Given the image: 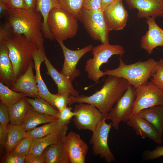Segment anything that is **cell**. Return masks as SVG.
Instances as JSON below:
<instances>
[{
	"instance_id": "26",
	"label": "cell",
	"mask_w": 163,
	"mask_h": 163,
	"mask_svg": "<svg viewBox=\"0 0 163 163\" xmlns=\"http://www.w3.org/2000/svg\"><path fill=\"white\" fill-rule=\"evenodd\" d=\"M137 114L151 123L162 136L163 133V106L146 108Z\"/></svg>"
},
{
	"instance_id": "27",
	"label": "cell",
	"mask_w": 163,
	"mask_h": 163,
	"mask_svg": "<svg viewBox=\"0 0 163 163\" xmlns=\"http://www.w3.org/2000/svg\"><path fill=\"white\" fill-rule=\"evenodd\" d=\"M30 105L25 97L8 108L10 124L21 125Z\"/></svg>"
},
{
	"instance_id": "42",
	"label": "cell",
	"mask_w": 163,
	"mask_h": 163,
	"mask_svg": "<svg viewBox=\"0 0 163 163\" xmlns=\"http://www.w3.org/2000/svg\"><path fill=\"white\" fill-rule=\"evenodd\" d=\"M25 162V163H46L43 152L39 155L29 153L26 156Z\"/></svg>"
},
{
	"instance_id": "18",
	"label": "cell",
	"mask_w": 163,
	"mask_h": 163,
	"mask_svg": "<svg viewBox=\"0 0 163 163\" xmlns=\"http://www.w3.org/2000/svg\"><path fill=\"white\" fill-rule=\"evenodd\" d=\"M127 122L129 126L133 128L136 134L142 139L148 138L157 144L161 143V136L156 128L138 114L132 115Z\"/></svg>"
},
{
	"instance_id": "2",
	"label": "cell",
	"mask_w": 163,
	"mask_h": 163,
	"mask_svg": "<svg viewBox=\"0 0 163 163\" xmlns=\"http://www.w3.org/2000/svg\"><path fill=\"white\" fill-rule=\"evenodd\" d=\"M5 16L14 33L24 35L36 44L38 50L45 52L43 18L39 12L8 9Z\"/></svg>"
},
{
	"instance_id": "31",
	"label": "cell",
	"mask_w": 163,
	"mask_h": 163,
	"mask_svg": "<svg viewBox=\"0 0 163 163\" xmlns=\"http://www.w3.org/2000/svg\"><path fill=\"white\" fill-rule=\"evenodd\" d=\"M59 126H61L59 125L57 120L27 131L26 136L33 139L40 138L49 134Z\"/></svg>"
},
{
	"instance_id": "41",
	"label": "cell",
	"mask_w": 163,
	"mask_h": 163,
	"mask_svg": "<svg viewBox=\"0 0 163 163\" xmlns=\"http://www.w3.org/2000/svg\"><path fill=\"white\" fill-rule=\"evenodd\" d=\"M83 8L96 10L101 8V0H83Z\"/></svg>"
},
{
	"instance_id": "36",
	"label": "cell",
	"mask_w": 163,
	"mask_h": 163,
	"mask_svg": "<svg viewBox=\"0 0 163 163\" xmlns=\"http://www.w3.org/2000/svg\"><path fill=\"white\" fill-rule=\"evenodd\" d=\"M151 79L158 87L163 90V59H160L158 61L155 73Z\"/></svg>"
},
{
	"instance_id": "13",
	"label": "cell",
	"mask_w": 163,
	"mask_h": 163,
	"mask_svg": "<svg viewBox=\"0 0 163 163\" xmlns=\"http://www.w3.org/2000/svg\"><path fill=\"white\" fill-rule=\"evenodd\" d=\"M71 163H84L89 147L77 133L70 131L62 140Z\"/></svg>"
},
{
	"instance_id": "46",
	"label": "cell",
	"mask_w": 163,
	"mask_h": 163,
	"mask_svg": "<svg viewBox=\"0 0 163 163\" xmlns=\"http://www.w3.org/2000/svg\"><path fill=\"white\" fill-rule=\"evenodd\" d=\"M8 10L6 4L3 2L0 1V18L5 16Z\"/></svg>"
},
{
	"instance_id": "47",
	"label": "cell",
	"mask_w": 163,
	"mask_h": 163,
	"mask_svg": "<svg viewBox=\"0 0 163 163\" xmlns=\"http://www.w3.org/2000/svg\"><path fill=\"white\" fill-rule=\"evenodd\" d=\"M116 0H101V8L103 11L107 6Z\"/></svg>"
},
{
	"instance_id": "50",
	"label": "cell",
	"mask_w": 163,
	"mask_h": 163,
	"mask_svg": "<svg viewBox=\"0 0 163 163\" xmlns=\"http://www.w3.org/2000/svg\"></svg>"
},
{
	"instance_id": "32",
	"label": "cell",
	"mask_w": 163,
	"mask_h": 163,
	"mask_svg": "<svg viewBox=\"0 0 163 163\" xmlns=\"http://www.w3.org/2000/svg\"><path fill=\"white\" fill-rule=\"evenodd\" d=\"M62 8L71 13L78 20V15L83 8V0H58Z\"/></svg>"
},
{
	"instance_id": "28",
	"label": "cell",
	"mask_w": 163,
	"mask_h": 163,
	"mask_svg": "<svg viewBox=\"0 0 163 163\" xmlns=\"http://www.w3.org/2000/svg\"><path fill=\"white\" fill-rule=\"evenodd\" d=\"M8 134L6 143L3 146L5 151V155H8L16 144L22 138L26 136V131L21 125H7Z\"/></svg>"
},
{
	"instance_id": "5",
	"label": "cell",
	"mask_w": 163,
	"mask_h": 163,
	"mask_svg": "<svg viewBox=\"0 0 163 163\" xmlns=\"http://www.w3.org/2000/svg\"><path fill=\"white\" fill-rule=\"evenodd\" d=\"M47 23L56 41H63L73 37L78 29L77 20L71 13L61 7L53 8L50 11Z\"/></svg>"
},
{
	"instance_id": "17",
	"label": "cell",
	"mask_w": 163,
	"mask_h": 163,
	"mask_svg": "<svg viewBox=\"0 0 163 163\" xmlns=\"http://www.w3.org/2000/svg\"><path fill=\"white\" fill-rule=\"evenodd\" d=\"M148 30L141 40L140 46L149 55L157 46H163V30L156 23L155 19L147 18Z\"/></svg>"
},
{
	"instance_id": "30",
	"label": "cell",
	"mask_w": 163,
	"mask_h": 163,
	"mask_svg": "<svg viewBox=\"0 0 163 163\" xmlns=\"http://www.w3.org/2000/svg\"><path fill=\"white\" fill-rule=\"evenodd\" d=\"M27 101L34 110L44 114L57 117L59 111L43 99L40 97L34 99L26 97Z\"/></svg>"
},
{
	"instance_id": "10",
	"label": "cell",
	"mask_w": 163,
	"mask_h": 163,
	"mask_svg": "<svg viewBox=\"0 0 163 163\" xmlns=\"http://www.w3.org/2000/svg\"><path fill=\"white\" fill-rule=\"evenodd\" d=\"M105 117L99 123L89 140L92 145L93 153L95 156L99 155L107 163L115 161V157L110 149L108 144V138L112 124L107 123Z\"/></svg>"
},
{
	"instance_id": "20",
	"label": "cell",
	"mask_w": 163,
	"mask_h": 163,
	"mask_svg": "<svg viewBox=\"0 0 163 163\" xmlns=\"http://www.w3.org/2000/svg\"><path fill=\"white\" fill-rule=\"evenodd\" d=\"M44 62L47 68L46 74L52 78L57 86V93H68L75 97L79 95V92L72 85V82L66 76L59 72L54 67L46 55L44 57Z\"/></svg>"
},
{
	"instance_id": "38",
	"label": "cell",
	"mask_w": 163,
	"mask_h": 163,
	"mask_svg": "<svg viewBox=\"0 0 163 163\" xmlns=\"http://www.w3.org/2000/svg\"><path fill=\"white\" fill-rule=\"evenodd\" d=\"M14 33L12 28L8 22L0 25V42L4 41Z\"/></svg>"
},
{
	"instance_id": "11",
	"label": "cell",
	"mask_w": 163,
	"mask_h": 163,
	"mask_svg": "<svg viewBox=\"0 0 163 163\" xmlns=\"http://www.w3.org/2000/svg\"><path fill=\"white\" fill-rule=\"evenodd\" d=\"M78 103L73 110L76 113L73 119L74 126L78 130L88 129L94 132L104 117L103 115L91 104L82 102Z\"/></svg>"
},
{
	"instance_id": "39",
	"label": "cell",
	"mask_w": 163,
	"mask_h": 163,
	"mask_svg": "<svg viewBox=\"0 0 163 163\" xmlns=\"http://www.w3.org/2000/svg\"><path fill=\"white\" fill-rule=\"evenodd\" d=\"M8 9L25 10L26 6L24 0H7L5 3Z\"/></svg>"
},
{
	"instance_id": "45",
	"label": "cell",
	"mask_w": 163,
	"mask_h": 163,
	"mask_svg": "<svg viewBox=\"0 0 163 163\" xmlns=\"http://www.w3.org/2000/svg\"><path fill=\"white\" fill-rule=\"evenodd\" d=\"M27 11H33L35 10L37 0H24Z\"/></svg>"
},
{
	"instance_id": "37",
	"label": "cell",
	"mask_w": 163,
	"mask_h": 163,
	"mask_svg": "<svg viewBox=\"0 0 163 163\" xmlns=\"http://www.w3.org/2000/svg\"><path fill=\"white\" fill-rule=\"evenodd\" d=\"M163 156V146H158L152 151L146 150L143 154L145 159L153 160Z\"/></svg>"
},
{
	"instance_id": "19",
	"label": "cell",
	"mask_w": 163,
	"mask_h": 163,
	"mask_svg": "<svg viewBox=\"0 0 163 163\" xmlns=\"http://www.w3.org/2000/svg\"><path fill=\"white\" fill-rule=\"evenodd\" d=\"M68 125L59 126L47 135L33 139L29 153L40 154L49 145L62 141L67 134Z\"/></svg>"
},
{
	"instance_id": "35",
	"label": "cell",
	"mask_w": 163,
	"mask_h": 163,
	"mask_svg": "<svg viewBox=\"0 0 163 163\" xmlns=\"http://www.w3.org/2000/svg\"><path fill=\"white\" fill-rule=\"evenodd\" d=\"M72 108L67 106L59 110L57 120L60 126L68 125L72 118L76 115V113L72 111Z\"/></svg>"
},
{
	"instance_id": "4",
	"label": "cell",
	"mask_w": 163,
	"mask_h": 163,
	"mask_svg": "<svg viewBox=\"0 0 163 163\" xmlns=\"http://www.w3.org/2000/svg\"><path fill=\"white\" fill-rule=\"evenodd\" d=\"M117 68L112 69H105V75H111L126 79L135 88L145 85L148 79L155 73L158 61L149 58L144 61H139L134 63L126 64L119 57Z\"/></svg>"
},
{
	"instance_id": "24",
	"label": "cell",
	"mask_w": 163,
	"mask_h": 163,
	"mask_svg": "<svg viewBox=\"0 0 163 163\" xmlns=\"http://www.w3.org/2000/svg\"><path fill=\"white\" fill-rule=\"evenodd\" d=\"M59 7H61L58 0H37L35 11L39 12L42 16L44 37L51 40H54L55 38L48 26V17L52 9Z\"/></svg>"
},
{
	"instance_id": "6",
	"label": "cell",
	"mask_w": 163,
	"mask_h": 163,
	"mask_svg": "<svg viewBox=\"0 0 163 163\" xmlns=\"http://www.w3.org/2000/svg\"><path fill=\"white\" fill-rule=\"evenodd\" d=\"M91 51L93 58L86 61L84 70L87 72L88 78L95 83L105 75L104 72L100 69L101 66L107 63L113 55H119L122 58L125 52L122 46L110 44H101L93 47Z\"/></svg>"
},
{
	"instance_id": "12",
	"label": "cell",
	"mask_w": 163,
	"mask_h": 163,
	"mask_svg": "<svg viewBox=\"0 0 163 163\" xmlns=\"http://www.w3.org/2000/svg\"><path fill=\"white\" fill-rule=\"evenodd\" d=\"M57 41L61 46L64 57V62L60 72L72 82L80 74L79 70L76 68L77 63L84 55L91 51L93 46L89 44L80 50H72L67 48L62 41Z\"/></svg>"
},
{
	"instance_id": "40",
	"label": "cell",
	"mask_w": 163,
	"mask_h": 163,
	"mask_svg": "<svg viewBox=\"0 0 163 163\" xmlns=\"http://www.w3.org/2000/svg\"><path fill=\"white\" fill-rule=\"evenodd\" d=\"M10 122L9 116L8 108L1 101L0 103V124L7 126Z\"/></svg>"
},
{
	"instance_id": "23",
	"label": "cell",
	"mask_w": 163,
	"mask_h": 163,
	"mask_svg": "<svg viewBox=\"0 0 163 163\" xmlns=\"http://www.w3.org/2000/svg\"><path fill=\"white\" fill-rule=\"evenodd\" d=\"M57 119V117L41 114L37 112L30 105L21 126L27 132L40 124L54 122Z\"/></svg>"
},
{
	"instance_id": "16",
	"label": "cell",
	"mask_w": 163,
	"mask_h": 163,
	"mask_svg": "<svg viewBox=\"0 0 163 163\" xmlns=\"http://www.w3.org/2000/svg\"><path fill=\"white\" fill-rule=\"evenodd\" d=\"M34 66V62H32L26 71L16 80L11 88L16 92L24 94L26 96L34 98L40 97L33 71Z\"/></svg>"
},
{
	"instance_id": "14",
	"label": "cell",
	"mask_w": 163,
	"mask_h": 163,
	"mask_svg": "<svg viewBox=\"0 0 163 163\" xmlns=\"http://www.w3.org/2000/svg\"><path fill=\"white\" fill-rule=\"evenodd\" d=\"M103 11L110 30H119L124 28L128 20V14L122 0H116L106 7Z\"/></svg>"
},
{
	"instance_id": "7",
	"label": "cell",
	"mask_w": 163,
	"mask_h": 163,
	"mask_svg": "<svg viewBox=\"0 0 163 163\" xmlns=\"http://www.w3.org/2000/svg\"><path fill=\"white\" fill-rule=\"evenodd\" d=\"M78 18L94 40L99 41L102 44H110L109 33L110 30L101 9L87 10L82 8Z\"/></svg>"
},
{
	"instance_id": "1",
	"label": "cell",
	"mask_w": 163,
	"mask_h": 163,
	"mask_svg": "<svg viewBox=\"0 0 163 163\" xmlns=\"http://www.w3.org/2000/svg\"><path fill=\"white\" fill-rule=\"evenodd\" d=\"M129 85L124 78L108 75L101 89L92 95L88 96L82 94L76 97L72 96V104L81 102L91 104L105 117L126 91Z\"/></svg>"
},
{
	"instance_id": "3",
	"label": "cell",
	"mask_w": 163,
	"mask_h": 163,
	"mask_svg": "<svg viewBox=\"0 0 163 163\" xmlns=\"http://www.w3.org/2000/svg\"><path fill=\"white\" fill-rule=\"evenodd\" d=\"M7 46L14 72L13 83L27 70L37 50L36 44L23 34L14 33L4 41Z\"/></svg>"
},
{
	"instance_id": "21",
	"label": "cell",
	"mask_w": 163,
	"mask_h": 163,
	"mask_svg": "<svg viewBox=\"0 0 163 163\" xmlns=\"http://www.w3.org/2000/svg\"><path fill=\"white\" fill-rule=\"evenodd\" d=\"M14 79L13 67L9 57L8 48L4 42H0V82L11 88Z\"/></svg>"
},
{
	"instance_id": "33",
	"label": "cell",
	"mask_w": 163,
	"mask_h": 163,
	"mask_svg": "<svg viewBox=\"0 0 163 163\" xmlns=\"http://www.w3.org/2000/svg\"><path fill=\"white\" fill-rule=\"evenodd\" d=\"M33 139L25 136L16 144L9 154L26 156L30 152Z\"/></svg>"
},
{
	"instance_id": "8",
	"label": "cell",
	"mask_w": 163,
	"mask_h": 163,
	"mask_svg": "<svg viewBox=\"0 0 163 163\" xmlns=\"http://www.w3.org/2000/svg\"><path fill=\"white\" fill-rule=\"evenodd\" d=\"M136 88L129 85L126 91L117 101L115 106L105 116L106 120L111 121L112 127L119 128L120 123L127 122L132 115L136 98Z\"/></svg>"
},
{
	"instance_id": "9",
	"label": "cell",
	"mask_w": 163,
	"mask_h": 163,
	"mask_svg": "<svg viewBox=\"0 0 163 163\" xmlns=\"http://www.w3.org/2000/svg\"><path fill=\"white\" fill-rule=\"evenodd\" d=\"M136 98L132 115L141 110L158 105L163 106V90L151 81L136 88Z\"/></svg>"
},
{
	"instance_id": "25",
	"label": "cell",
	"mask_w": 163,
	"mask_h": 163,
	"mask_svg": "<svg viewBox=\"0 0 163 163\" xmlns=\"http://www.w3.org/2000/svg\"><path fill=\"white\" fill-rule=\"evenodd\" d=\"M46 163H70L62 140L47 147L44 150Z\"/></svg>"
},
{
	"instance_id": "43",
	"label": "cell",
	"mask_w": 163,
	"mask_h": 163,
	"mask_svg": "<svg viewBox=\"0 0 163 163\" xmlns=\"http://www.w3.org/2000/svg\"><path fill=\"white\" fill-rule=\"evenodd\" d=\"M26 156L9 154L5 156L3 159L5 163H25Z\"/></svg>"
},
{
	"instance_id": "48",
	"label": "cell",
	"mask_w": 163,
	"mask_h": 163,
	"mask_svg": "<svg viewBox=\"0 0 163 163\" xmlns=\"http://www.w3.org/2000/svg\"><path fill=\"white\" fill-rule=\"evenodd\" d=\"M7 0H0V2H2L5 3L6 2Z\"/></svg>"
},
{
	"instance_id": "44",
	"label": "cell",
	"mask_w": 163,
	"mask_h": 163,
	"mask_svg": "<svg viewBox=\"0 0 163 163\" xmlns=\"http://www.w3.org/2000/svg\"><path fill=\"white\" fill-rule=\"evenodd\" d=\"M8 134L7 126H3L0 124V144L4 145L6 141Z\"/></svg>"
},
{
	"instance_id": "22",
	"label": "cell",
	"mask_w": 163,
	"mask_h": 163,
	"mask_svg": "<svg viewBox=\"0 0 163 163\" xmlns=\"http://www.w3.org/2000/svg\"><path fill=\"white\" fill-rule=\"evenodd\" d=\"M45 53H42L38 50L34 53L33 57L34 62V68L36 71L35 77L38 88L39 97L43 99L51 105L54 94L51 93L48 90L42 78L40 72L41 63L44 61Z\"/></svg>"
},
{
	"instance_id": "49",
	"label": "cell",
	"mask_w": 163,
	"mask_h": 163,
	"mask_svg": "<svg viewBox=\"0 0 163 163\" xmlns=\"http://www.w3.org/2000/svg\"><path fill=\"white\" fill-rule=\"evenodd\" d=\"M157 0V1H161L163 0Z\"/></svg>"
},
{
	"instance_id": "15",
	"label": "cell",
	"mask_w": 163,
	"mask_h": 163,
	"mask_svg": "<svg viewBox=\"0 0 163 163\" xmlns=\"http://www.w3.org/2000/svg\"><path fill=\"white\" fill-rule=\"evenodd\" d=\"M130 9H136L139 18L163 17V0H125Z\"/></svg>"
},
{
	"instance_id": "29",
	"label": "cell",
	"mask_w": 163,
	"mask_h": 163,
	"mask_svg": "<svg viewBox=\"0 0 163 163\" xmlns=\"http://www.w3.org/2000/svg\"><path fill=\"white\" fill-rule=\"evenodd\" d=\"M27 97L24 94L15 91L0 82L1 101L9 108L22 98Z\"/></svg>"
},
{
	"instance_id": "34",
	"label": "cell",
	"mask_w": 163,
	"mask_h": 163,
	"mask_svg": "<svg viewBox=\"0 0 163 163\" xmlns=\"http://www.w3.org/2000/svg\"><path fill=\"white\" fill-rule=\"evenodd\" d=\"M72 96L68 93L54 94L52 100V105L58 111L59 110L68 105L72 104Z\"/></svg>"
}]
</instances>
